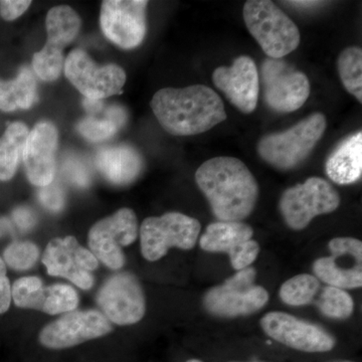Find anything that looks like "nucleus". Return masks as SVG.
Masks as SVG:
<instances>
[{
    "instance_id": "nucleus-1",
    "label": "nucleus",
    "mask_w": 362,
    "mask_h": 362,
    "mask_svg": "<svg viewBox=\"0 0 362 362\" xmlns=\"http://www.w3.org/2000/svg\"><path fill=\"white\" fill-rule=\"evenodd\" d=\"M195 181L220 221L245 220L258 201L256 178L235 157H214L204 162L195 173Z\"/></svg>"
},
{
    "instance_id": "nucleus-2",
    "label": "nucleus",
    "mask_w": 362,
    "mask_h": 362,
    "mask_svg": "<svg viewBox=\"0 0 362 362\" xmlns=\"http://www.w3.org/2000/svg\"><path fill=\"white\" fill-rule=\"evenodd\" d=\"M150 106L162 128L175 136L202 134L226 119L221 97L204 85L164 88Z\"/></svg>"
},
{
    "instance_id": "nucleus-3",
    "label": "nucleus",
    "mask_w": 362,
    "mask_h": 362,
    "mask_svg": "<svg viewBox=\"0 0 362 362\" xmlns=\"http://www.w3.org/2000/svg\"><path fill=\"white\" fill-rule=\"evenodd\" d=\"M325 130V116L312 114L288 130L264 136L259 141V156L274 168L290 170L310 156Z\"/></svg>"
},
{
    "instance_id": "nucleus-4",
    "label": "nucleus",
    "mask_w": 362,
    "mask_h": 362,
    "mask_svg": "<svg viewBox=\"0 0 362 362\" xmlns=\"http://www.w3.org/2000/svg\"><path fill=\"white\" fill-rule=\"evenodd\" d=\"M243 16L250 33L269 58H284L299 47L297 25L274 2L249 0Z\"/></svg>"
},
{
    "instance_id": "nucleus-5",
    "label": "nucleus",
    "mask_w": 362,
    "mask_h": 362,
    "mask_svg": "<svg viewBox=\"0 0 362 362\" xmlns=\"http://www.w3.org/2000/svg\"><path fill=\"white\" fill-rule=\"evenodd\" d=\"M201 230L199 221L175 211L145 218L139 230L142 256L147 261L156 262L163 258L171 247L194 249Z\"/></svg>"
},
{
    "instance_id": "nucleus-6",
    "label": "nucleus",
    "mask_w": 362,
    "mask_h": 362,
    "mask_svg": "<svg viewBox=\"0 0 362 362\" xmlns=\"http://www.w3.org/2000/svg\"><path fill=\"white\" fill-rule=\"evenodd\" d=\"M340 195L328 181L308 178L304 183L287 188L279 202L286 225L295 230H304L312 220L333 213L340 206Z\"/></svg>"
},
{
    "instance_id": "nucleus-7",
    "label": "nucleus",
    "mask_w": 362,
    "mask_h": 362,
    "mask_svg": "<svg viewBox=\"0 0 362 362\" xmlns=\"http://www.w3.org/2000/svg\"><path fill=\"white\" fill-rule=\"evenodd\" d=\"M256 269L238 271L221 285L211 288L204 294V306L209 313L218 317L250 315L261 310L269 301V293L255 284Z\"/></svg>"
},
{
    "instance_id": "nucleus-8",
    "label": "nucleus",
    "mask_w": 362,
    "mask_h": 362,
    "mask_svg": "<svg viewBox=\"0 0 362 362\" xmlns=\"http://www.w3.org/2000/svg\"><path fill=\"white\" fill-rule=\"evenodd\" d=\"M82 25L78 14L68 6L52 7L45 18L47 40L45 47L33 54L35 73L45 82H52L64 69V49L77 37Z\"/></svg>"
},
{
    "instance_id": "nucleus-9",
    "label": "nucleus",
    "mask_w": 362,
    "mask_h": 362,
    "mask_svg": "<svg viewBox=\"0 0 362 362\" xmlns=\"http://www.w3.org/2000/svg\"><path fill=\"white\" fill-rule=\"evenodd\" d=\"M138 221L128 207L97 221L88 233L90 251L98 261L111 270H120L125 264L123 247L130 246L138 237Z\"/></svg>"
},
{
    "instance_id": "nucleus-10",
    "label": "nucleus",
    "mask_w": 362,
    "mask_h": 362,
    "mask_svg": "<svg viewBox=\"0 0 362 362\" xmlns=\"http://www.w3.org/2000/svg\"><path fill=\"white\" fill-rule=\"evenodd\" d=\"M259 82L266 104L279 113L297 111L310 96V82L307 76L282 59L264 61Z\"/></svg>"
},
{
    "instance_id": "nucleus-11",
    "label": "nucleus",
    "mask_w": 362,
    "mask_h": 362,
    "mask_svg": "<svg viewBox=\"0 0 362 362\" xmlns=\"http://www.w3.org/2000/svg\"><path fill=\"white\" fill-rule=\"evenodd\" d=\"M66 77L86 99L103 100L120 94L126 83V73L115 64L98 66L81 49H73L66 57Z\"/></svg>"
},
{
    "instance_id": "nucleus-12",
    "label": "nucleus",
    "mask_w": 362,
    "mask_h": 362,
    "mask_svg": "<svg viewBox=\"0 0 362 362\" xmlns=\"http://www.w3.org/2000/svg\"><path fill=\"white\" fill-rule=\"evenodd\" d=\"M112 330V323L101 311L74 310L45 326L39 341L45 349H66L103 337Z\"/></svg>"
},
{
    "instance_id": "nucleus-13",
    "label": "nucleus",
    "mask_w": 362,
    "mask_h": 362,
    "mask_svg": "<svg viewBox=\"0 0 362 362\" xmlns=\"http://www.w3.org/2000/svg\"><path fill=\"white\" fill-rule=\"evenodd\" d=\"M97 303L102 313L117 325L139 322L146 311L142 286L129 272L111 276L98 292Z\"/></svg>"
},
{
    "instance_id": "nucleus-14",
    "label": "nucleus",
    "mask_w": 362,
    "mask_h": 362,
    "mask_svg": "<svg viewBox=\"0 0 362 362\" xmlns=\"http://www.w3.org/2000/svg\"><path fill=\"white\" fill-rule=\"evenodd\" d=\"M145 0H105L100 13V26L105 37L117 47H139L147 32Z\"/></svg>"
},
{
    "instance_id": "nucleus-15",
    "label": "nucleus",
    "mask_w": 362,
    "mask_h": 362,
    "mask_svg": "<svg viewBox=\"0 0 362 362\" xmlns=\"http://www.w3.org/2000/svg\"><path fill=\"white\" fill-rule=\"evenodd\" d=\"M42 263L49 276L68 279L84 290L94 285L93 271L99 266L93 252L81 246L71 235L52 240L42 254Z\"/></svg>"
},
{
    "instance_id": "nucleus-16",
    "label": "nucleus",
    "mask_w": 362,
    "mask_h": 362,
    "mask_svg": "<svg viewBox=\"0 0 362 362\" xmlns=\"http://www.w3.org/2000/svg\"><path fill=\"white\" fill-rule=\"evenodd\" d=\"M261 326L272 339L299 351L327 352L335 346L334 337L321 326L284 312L267 313L262 318Z\"/></svg>"
},
{
    "instance_id": "nucleus-17",
    "label": "nucleus",
    "mask_w": 362,
    "mask_h": 362,
    "mask_svg": "<svg viewBox=\"0 0 362 362\" xmlns=\"http://www.w3.org/2000/svg\"><path fill=\"white\" fill-rule=\"evenodd\" d=\"M331 256L316 259L315 277L339 289L362 286V243L354 238H335L329 242Z\"/></svg>"
},
{
    "instance_id": "nucleus-18",
    "label": "nucleus",
    "mask_w": 362,
    "mask_h": 362,
    "mask_svg": "<svg viewBox=\"0 0 362 362\" xmlns=\"http://www.w3.org/2000/svg\"><path fill=\"white\" fill-rule=\"evenodd\" d=\"M11 299L20 308L33 309L49 315L68 313L78 306V295L71 286H45L35 276L18 279L11 286Z\"/></svg>"
},
{
    "instance_id": "nucleus-19",
    "label": "nucleus",
    "mask_w": 362,
    "mask_h": 362,
    "mask_svg": "<svg viewBox=\"0 0 362 362\" xmlns=\"http://www.w3.org/2000/svg\"><path fill=\"white\" fill-rule=\"evenodd\" d=\"M213 82L230 102L245 114H251L258 105L259 75L254 59L240 56L230 66H220L213 74Z\"/></svg>"
},
{
    "instance_id": "nucleus-20",
    "label": "nucleus",
    "mask_w": 362,
    "mask_h": 362,
    "mask_svg": "<svg viewBox=\"0 0 362 362\" xmlns=\"http://www.w3.org/2000/svg\"><path fill=\"white\" fill-rule=\"evenodd\" d=\"M59 134L51 122H40L28 133L23 159L26 176L32 185L44 187L51 185L56 176V153Z\"/></svg>"
},
{
    "instance_id": "nucleus-21",
    "label": "nucleus",
    "mask_w": 362,
    "mask_h": 362,
    "mask_svg": "<svg viewBox=\"0 0 362 362\" xmlns=\"http://www.w3.org/2000/svg\"><path fill=\"white\" fill-rule=\"evenodd\" d=\"M95 163L105 180L119 187L137 180L143 169L142 156L127 144L103 147L97 152Z\"/></svg>"
},
{
    "instance_id": "nucleus-22",
    "label": "nucleus",
    "mask_w": 362,
    "mask_h": 362,
    "mask_svg": "<svg viewBox=\"0 0 362 362\" xmlns=\"http://www.w3.org/2000/svg\"><path fill=\"white\" fill-rule=\"evenodd\" d=\"M326 175L333 182L349 185L361 180L362 175V132L345 138L333 150L325 163Z\"/></svg>"
},
{
    "instance_id": "nucleus-23",
    "label": "nucleus",
    "mask_w": 362,
    "mask_h": 362,
    "mask_svg": "<svg viewBox=\"0 0 362 362\" xmlns=\"http://www.w3.org/2000/svg\"><path fill=\"white\" fill-rule=\"evenodd\" d=\"M252 235L251 226L242 221H216L207 226L199 246L204 251L230 254L243 243L252 240Z\"/></svg>"
},
{
    "instance_id": "nucleus-24",
    "label": "nucleus",
    "mask_w": 362,
    "mask_h": 362,
    "mask_svg": "<svg viewBox=\"0 0 362 362\" xmlns=\"http://www.w3.org/2000/svg\"><path fill=\"white\" fill-rule=\"evenodd\" d=\"M37 101V81L28 66H23L13 80L4 81L0 78V110H25Z\"/></svg>"
},
{
    "instance_id": "nucleus-25",
    "label": "nucleus",
    "mask_w": 362,
    "mask_h": 362,
    "mask_svg": "<svg viewBox=\"0 0 362 362\" xmlns=\"http://www.w3.org/2000/svg\"><path fill=\"white\" fill-rule=\"evenodd\" d=\"M28 133L30 131L23 123L14 122L7 126L0 138V181L11 180L16 175Z\"/></svg>"
},
{
    "instance_id": "nucleus-26",
    "label": "nucleus",
    "mask_w": 362,
    "mask_h": 362,
    "mask_svg": "<svg viewBox=\"0 0 362 362\" xmlns=\"http://www.w3.org/2000/svg\"><path fill=\"white\" fill-rule=\"evenodd\" d=\"M320 287V281L315 276L301 274L286 281L281 286L279 295L285 304L304 306L313 302Z\"/></svg>"
},
{
    "instance_id": "nucleus-27",
    "label": "nucleus",
    "mask_w": 362,
    "mask_h": 362,
    "mask_svg": "<svg viewBox=\"0 0 362 362\" xmlns=\"http://www.w3.org/2000/svg\"><path fill=\"white\" fill-rule=\"evenodd\" d=\"M338 71L345 89L362 102V51L358 47H346L338 58Z\"/></svg>"
},
{
    "instance_id": "nucleus-28",
    "label": "nucleus",
    "mask_w": 362,
    "mask_h": 362,
    "mask_svg": "<svg viewBox=\"0 0 362 362\" xmlns=\"http://www.w3.org/2000/svg\"><path fill=\"white\" fill-rule=\"evenodd\" d=\"M316 304L324 315L334 319L349 318L354 308V299L349 293L332 286L323 288Z\"/></svg>"
},
{
    "instance_id": "nucleus-29",
    "label": "nucleus",
    "mask_w": 362,
    "mask_h": 362,
    "mask_svg": "<svg viewBox=\"0 0 362 362\" xmlns=\"http://www.w3.org/2000/svg\"><path fill=\"white\" fill-rule=\"evenodd\" d=\"M39 257V247L28 240L11 243L4 252V263L16 271L30 270L35 265Z\"/></svg>"
},
{
    "instance_id": "nucleus-30",
    "label": "nucleus",
    "mask_w": 362,
    "mask_h": 362,
    "mask_svg": "<svg viewBox=\"0 0 362 362\" xmlns=\"http://www.w3.org/2000/svg\"><path fill=\"white\" fill-rule=\"evenodd\" d=\"M119 126L109 117L104 119L89 116L78 124L77 129L86 139L92 142L104 141L110 139L119 130Z\"/></svg>"
},
{
    "instance_id": "nucleus-31",
    "label": "nucleus",
    "mask_w": 362,
    "mask_h": 362,
    "mask_svg": "<svg viewBox=\"0 0 362 362\" xmlns=\"http://www.w3.org/2000/svg\"><path fill=\"white\" fill-rule=\"evenodd\" d=\"M63 173L66 180L80 188L89 187L92 180L87 164L77 156L66 157L63 163Z\"/></svg>"
},
{
    "instance_id": "nucleus-32",
    "label": "nucleus",
    "mask_w": 362,
    "mask_h": 362,
    "mask_svg": "<svg viewBox=\"0 0 362 362\" xmlns=\"http://www.w3.org/2000/svg\"><path fill=\"white\" fill-rule=\"evenodd\" d=\"M259 252V245L256 240L252 239L235 247L228 254V256H230L233 268L238 272L249 268L258 258Z\"/></svg>"
},
{
    "instance_id": "nucleus-33",
    "label": "nucleus",
    "mask_w": 362,
    "mask_h": 362,
    "mask_svg": "<svg viewBox=\"0 0 362 362\" xmlns=\"http://www.w3.org/2000/svg\"><path fill=\"white\" fill-rule=\"evenodd\" d=\"M39 199L45 209L58 213L65 207L66 192L59 183L52 181L51 185L40 187Z\"/></svg>"
},
{
    "instance_id": "nucleus-34",
    "label": "nucleus",
    "mask_w": 362,
    "mask_h": 362,
    "mask_svg": "<svg viewBox=\"0 0 362 362\" xmlns=\"http://www.w3.org/2000/svg\"><path fill=\"white\" fill-rule=\"evenodd\" d=\"M32 1L26 0H2L0 1V16L4 21H13L28 11Z\"/></svg>"
},
{
    "instance_id": "nucleus-35",
    "label": "nucleus",
    "mask_w": 362,
    "mask_h": 362,
    "mask_svg": "<svg viewBox=\"0 0 362 362\" xmlns=\"http://www.w3.org/2000/svg\"><path fill=\"white\" fill-rule=\"evenodd\" d=\"M11 300V286L6 275V265L0 257V314L8 310Z\"/></svg>"
},
{
    "instance_id": "nucleus-36",
    "label": "nucleus",
    "mask_w": 362,
    "mask_h": 362,
    "mask_svg": "<svg viewBox=\"0 0 362 362\" xmlns=\"http://www.w3.org/2000/svg\"><path fill=\"white\" fill-rule=\"evenodd\" d=\"M13 220L23 230H32L37 223L35 214H33L32 209L25 206H21L14 209Z\"/></svg>"
},
{
    "instance_id": "nucleus-37",
    "label": "nucleus",
    "mask_w": 362,
    "mask_h": 362,
    "mask_svg": "<svg viewBox=\"0 0 362 362\" xmlns=\"http://www.w3.org/2000/svg\"><path fill=\"white\" fill-rule=\"evenodd\" d=\"M86 111L89 112L90 115L94 116L103 109L104 103L102 100L86 99L83 101Z\"/></svg>"
},
{
    "instance_id": "nucleus-38",
    "label": "nucleus",
    "mask_w": 362,
    "mask_h": 362,
    "mask_svg": "<svg viewBox=\"0 0 362 362\" xmlns=\"http://www.w3.org/2000/svg\"><path fill=\"white\" fill-rule=\"evenodd\" d=\"M290 6L299 7V8H314V7L320 6L323 4L322 1H287L286 2Z\"/></svg>"
},
{
    "instance_id": "nucleus-39",
    "label": "nucleus",
    "mask_w": 362,
    "mask_h": 362,
    "mask_svg": "<svg viewBox=\"0 0 362 362\" xmlns=\"http://www.w3.org/2000/svg\"><path fill=\"white\" fill-rule=\"evenodd\" d=\"M187 362H202V361H199V359H189V361H187Z\"/></svg>"
},
{
    "instance_id": "nucleus-40",
    "label": "nucleus",
    "mask_w": 362,
    "mask_h": 362,
    "mask_svg": "<svg viewBox=\"0 0 362 362\" xmlns=\"http://www.w3.org/2000/svg\"><path fill=\"white\" fill-rule=\"evenodd\" d=\"M331 362H354V361H331Z\"/></svg>"
},
{
    "instance_id": "nucleus-41",
    "label": "nucleus",
    "mask_w": 362,
    "mask_h": 362,
    "mask_svg": "<svg viewBox=\"0 0 362 362\" xmlns=\"http://www.w3.org/2000/svg\"><path fill=\"white\" fill-rule=\"evenodd\" d=\"M230 362H243V361H230ZM246 362H264V361H246Z\"/></svg>"
}]
</instances>
